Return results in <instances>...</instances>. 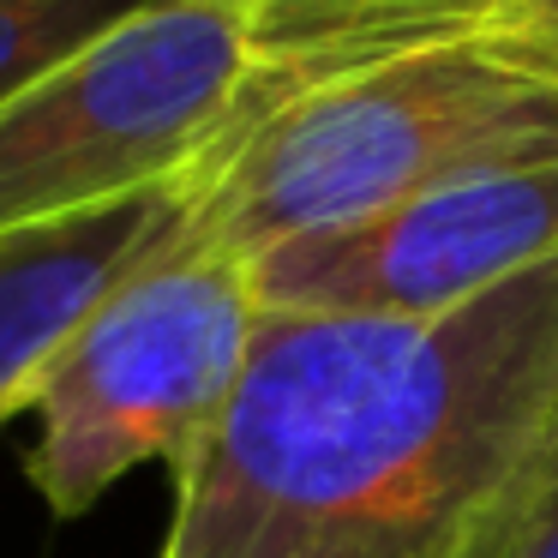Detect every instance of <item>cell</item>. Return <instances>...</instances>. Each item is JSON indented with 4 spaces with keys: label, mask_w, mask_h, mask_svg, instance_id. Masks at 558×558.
Segmentation results:
<instances>
[{
    "label": "cell",
    "mask_w": 558,
    "mask_h": 558,
    "mask_svg": "<svg viewBox=\"0 0 558 558\" xmlns=\"http://www.w3.org/2000/svg\"><path fill=\"white\" fill-rule=\"evenodd\" d=\"M558 426V265L433 318L265 313L162 558H493Z\"/></svg>",
    "instance_id": "cell-1"
},
{
    "label": "cell",
    "mask_w": 558,
    "mask_h": 558,
    "mask_svg": "<svg viewBox=\"0 0 558 558\" xmlns=\"http://www.w3.org/2000/svg\"><path fill=\"white\" fill-rule=\"evenodd\" d=\"M558 162V73L493 49H426L294 90L193 174L198 241L265 258L457 181Z\"/></svg>",
    "instance_id": "cell-2"
},
{
    "label": "cell",
    "mask_w": 558,
    "mask_h": 558,
    "mask_svg": "<svg viewBox=\"0 0 558 558\" xmlns=\"http://www.w3.org/2000/svg\"><path fill=\"white\" fill-rule=\"evenodd\" d=\"M265 301L253 265L181 229L66 337L31 390L43 433L31 481L54 517H85L121 474H181L222 421Z\"/></svg>",
    "instance_id": "cell-3"
},
{
    "label": "cell",
    "mask_w": 558,
    "mask_h": 558,
    "mask_svg": "<svg viewBox=\"0 0 558 558\" xmlns=\"http://www.w3.org/2000/svg\"><path fill=\"white\" fill-rule=\"evenodd\" d=\"M253 90L229 0H169L126 19L0 102V241L193 181Z\"/></svg>",
    "instance_id": "cell-4"
},
{
    "label": "cell",
    "mask_w": 558,
    "mask_h": 558,
    "mask_svg": "<svg viewBox=\"0 0 558 558\" xmlns=\"http://www.w3.org/2000/svg\"><path fill=\"white\" fill-rule=\"evenodd\" d=\"M558 265V162L457 181L373 222L253 258L265 313L433 318Z\"/></svg>",
    "instance_id": "cell-5"
},
{
    "label": "cell",
    "mask_w": 558,
    "mask_h": 558,
    "mask_svg": "<svg viewBox=\"0 0 558 558\" xmlns=\"http://www.w3.org/2000/svg\"><path fill=\"white\" fill-rule=\"evenodd\" d=\"M186 217L193 181H174L90 217L0 241V421L31 409V390L66 349V337L138 265H150L186 229Z\"/></svg>",
    "instance_id": "cell-6"
},
{
    "label": "cell",
    "mask_w": 558,
    "mask_h": 558,
    "mask_svg": "<svg viewBox=\"0 0 558 558\" xmlns=\"http://www.w3.org/2000/svg\"><path fill=\"white\" fill-rule=\"evenodd\" d=\"M169 0H0V102H13L61 61Z\"/></svg>",
    "instance_id": "cell-7"
},
{
    "label": "cell",
    "mask_w": 558,
    "mask_h": 558,
    "mask_svg": "<svg viewBox=\"0 0 558 558\" xmlns=\"http://www.w3.org/2000/svg\"><path fill=\"white\" fill-rule=\"evenodd\" d=\"M493 558H558V426L541 445L505 529H498Z\"/></svg>",
    "instance_id": "cell-8"
},
{
    "label": "cell",
    "mask_w": 558,
    "mask_h": 558,
    "mask_svg": "<svg viewBox=\"0 0 558 558\" xmlns=\"http://www.w3.org/2000/svg\"><path fill=\"white\" fill-rule=\"evenodd\" d=\"M474 49H493V54H510L522 66L558 73V0H505L493 37L474 43Z\"/></svg>",
    "instance_id": "cell-9"
}]
</instances>
